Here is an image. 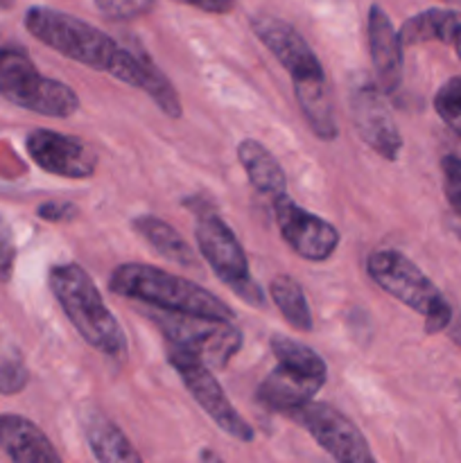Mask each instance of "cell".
<instances>
[{"label":"cell","instance_id":"cell-1","mask_svg":"<svg viewBox=\"0 0 461 463\" xmlns=\"http://www.w3.org/2000/svg\"><path fill=\"white\" fill-rule=\"evenodd\" d=\"M108 289L118 297L149 303L165 312L221 321L235 319V312L202 285L190 283L181 276L156 269V267L138 265V262H125L116 267L108 279Z\"/></svg>","mask_w":461,"mask_h":463},{"label":"cell","instance_id":"cell-2","mask_svg":"<svg viewBox=\"0 0 461 463\" xmlns=\"http://www.w3.org/2000/svg\"><path fill=\"white\" fill-rule=\"evenodd\" d=\"M50 292L86 344L108 357H125L127 335L107 307L98 285L75 262L54 265L48 271Z\"/></svg>","mask_w":461,"mask_h":463},{"label":"cell","instance_id":"cell-3","mask_svg":"<svg viewBox=\"0 0 461 463\" xmlns=\"http://www.w3.org/2000/svg\"><path fill=\"white\" fill-rule=\"evenodd\" d=\"M366 271L389 297L425 317V333H441L450 326V303L438 292L437 285L400 251L382 249L371 253Z\"/></svg>","mask_w":461,"mask_h":463},{"label":"cell","instance_id":"cell-4","mask_svg":"<svg viewBox=\"0 0 461 463\" xmlns=\"http://www.w3.org/2000/svg\"><path fill=\"white\" fill-rule=\"evenodd\" d=\"M25 27L34 39L54 52L93 71L108 72L120 45L81 18L68 16L50 7H32L25 14Z\"/></svg>","mask_w":461,"mask_h":463},{"label":"cell","instance_id":"cell-5","mask_svg":"<svg viewBox=\"0 0 461 463\" xmlns=\"http://www.w3.org/2000/svg\"><path fill=\"white\" fill-rule=\"evenodd\" d=\"M0 95L16 107L48 118H71L80 111V98L63 81L45 77L23 48H0Z\"/></svg>","mask_w":461,"mask_h":463},{"label":"cell","instance_id":"cell-6","mask_svg":"<svg viewBox=\"0 0 461 463\" xmlns=\"http://www.w3.org/2000/svg\"><path fill=\"white\" fill-rule=\"evenodd\" d=\"M194 240H197L199 253L206 258L221 283L229 285L249 306L258 307V310L267 306V294L262 292V288L249 271V260L242 244L221 217H217L215 213H202L197 226H194Z\"/></svg>","mask_w":461,"mask_h":463},{"label":"cell","instance_id":"cell-7","mask_svg":"<svg viewBox=\"0 0 461 463\" xmlns=\"http://www.w3.org/2000/svg\"><path fill=\"white\" fill-rule=\"evenodd\" d=\"M154 319L170 346L193 353L211 369L226 366L230 357L242 348V333L235 328L233 321L206 319V317L179 315V312L165 310L158 312Z\"/></svg>","mask_w":461,"mask_h":463},{"label":"cell","instance_id":"cell-8","mask_svg":"<svg viewBox=\"0 0 461 463\" xmlns=\"http://www.w3.org/2000/svg\"><path fill=\"white\" fill-rule=\"evenodd\" d=\"M167 360L174 366V371L179 373V378L183 380L185 389L190 392V396L202 405V410L211 416L217 423V428L221 432H226L229 437L238 439L242 443L253 441V430L242 416L238 414L230 401L226 398L224 389L217 383L215 375L211 373V366L203 364L199 357H194L193 353H185L181 348L170 346L167 344Z\"/></svg>","mask_w":461,"mask_h":463},{"label":"cell","instance_id":"cell-9","mask_svg":"<svg viewBox=\"0 0 461 463\" xmlns=\"http://www.w3.org/2000/svg\"><path fill=\"white\" fill-rule=\"evenodd\" d=\"M289 419L301 425L312 439L328 452L334 461L342 463H373L375 457L366 443L364 434L357 430L348 416L325 402H306L289 411Z\"/></svg>","mask_w":461,"mask_h":463},{"label":"cell","instance_id":"cell-10","mask_svg":"<svg viewBox=\"0 0 461 463\" xmlns=\"http://www.w3.org/2000/svg\"><path fill=\"white\" fill-rule=\"evenodd\" d=\"M274 215L280 238L292 247L294 253L310 262H324L334 256L339 247V231L330 222L298 206L287 193L274 197Z\"/></svg>","mask_w":461,"mask_h":463},{"label":"cell","instance_id":"cell-11","mask_svg":"<svg viewBox=\"0 0 461 463\" xmlns=\"http://www.w3.org/2000/svg\"><path fill=\"white\" fill-rule=\"evenodd\" d=\"M351 116L360 138L380 156L396 161L402 149V136L384 102V90L375 81L353 84Z\"/></svg>","mask_w":461,"mask_h":463},{"label":"cell","instance_id":"cell-12","mask_svg":"<svg viewBox=\"0 0 461 463\" xmlns=\"http://www.w3.org/2000/svg\"><path fill=\"white\" fill-rule=\"evenodd\" d=\"M25 147L41 170L63 179H89L98 167V154L84 140L52 129L30 131Z\"/></svg>","mask_w":461,"mask_h":463},{"label":"cell","instance_id":"cell-13","mask_svg":"<svg viewBox=\"0 0 461 463\" xmlns=\"http://www.w3.org/2000/svg\"><path fill=\"white\" fill-rule=\"evenodd\" d=\"M251 27L258 39L278 59L280 66L289 72L292 81L324 75V66H321L315 50L289 23L274 16H256L251 18Z\"/></svg>","mask_w":461,"mask_h":463},{"label":"cell","instance_id":"cell-14","mask_svg":"<svg viewBox=\"0 0 461 463\" xmlns=\"http://www.w3.org/2000/svg\"><path fill=\"white\" fill-rule=\"evenodd\" d=\"M108 75L134 86V89L145 90L165 116L181 118V113H183L179 93L174 90V86L163 75V71H158L154 66L152 59L145 57L143 52L138 54L127 48H120L116 59H113L111 68H108Z\"/></svg>","mask_w":461,"mask_h":463},{"label":"cell","instance_id":"cell-15","mask_svg":"<svg viewBox=\"0 0 461 463\" xmlns=\"http://www.w3.org/2000/svg\"><path fill=\"white\" fill-rule=\"evenodd\" d=\"M369 52L373 63L375 84L384 95H393L402 84V41L387 12L380 5H373L369 12Z\"/></svg>","mask_w":461,"mask_h":463},{"label":"cell","instance_id":"cell-16","mask_svg":"<svg viewBox=\"0 0 461 463\" xmlns=\"http://www.w3.org/2000/svg\"><path fill=\"white\" fill-rule=\"evenodd\" d=\"M0 450L16 463H59L50 439L25 416L0 414Z\"/></svg>","mask_w":461,"mask_h":463},{"label":"cell","instance_id":"cell-17","mask_svg":"<svg viewBox=\"0 0 461 463\" xmlns=\"http://www.w3.org/2000/svg\"><path fill=\"white\" fill-rule=\"evenodd\" d=\"M325 378H312V375L298 373L289 366L278 364L258 387V401L271 411L289 414L296 407L306 405L324 387Z\"/></svg>","mask_w":461,"mask_h":463},{"label":"cell","instance_id":"cell-18","mask_svg":"<svg viewBox=\"0 0 461 463\" xmlns=\"http://www.w3.org/2000/svg\"><path fill=\"white\" fill-rule=\"evenodd\" d=\"M294 95H296V102L312 134L319 140L337 138L339 127L337 118H334L333 90L325 80V72L294 81Z\"/></svg>","mask_w":461,"mask_h":463},{"label":"cell","instance_id":"cell-19","mask_svg":"<svg viewBox=\"0 0 461 463\" xmlns=\"http://www.w3.org/2000/svg\"><path fill=\"white\" fill-rule=\"evenodd\" d=\"M402 45H420L429 41L450 43L461 59V12L452 9H428L407 18L398 30Z\"/></svg>","mask_w":461,"mask_h":463},{"label":"cell","instance_id":"cell-20","mask_svg":"<svg viewBox=\"0 0 461 463\" xmlns=\"http://www.w3.org/2000/svg\"><path fill=\"white\" fill-rule=\"evenodd\" d=\"M238 158L253 188L260 190L262 194H269L274 199L287 193V179H285L283 167L265 145L253 138H244L238 145Z\"/></svg>","mask_w":461,"mask_h":463},{"label":"cell","instance_id":"cell-21","mask_svg":"<svg viewBox=\"0 0 461 463\" xmlns=\"http://www.w3.org/2000/svg\"><path fill=\"white\" fill-rule=\"evenodd\" d=\"M84 434L89 441L90 452L95 459L104 463H138L143 457L134 450L129 439L120 432L116 423L107 419V416L98 414V411H89L84 419Z\"/></svg>","mask_w":461,"mask_h":463},{"label":"cell","instance_id":"cell-22","mask_svg":"<svg viewBox=\"0 0 461 463\" xmlns=\"http://www.w3.org/2000/svg\"><path fill=\"white\" fill-rule=\"evenodd\" d=\"M134 229L136 233H138L140 238L147 240L154 247V251L161 253L165 260L181 267H188V269L197 265V256H194L193 247H190L167 222L152 215H140L134 220Z\"/></svg>","mask_w":461,"mask_h":463},{"label":"cell","instance_id":"cell-23","mask_svg":"<svg viewBox=\"0 0 461 463\" xmlns=\"http://www.w3.org/2000/svg\"><path fill=\"white\" fill-rule=\"evenodd\" d=\"M269 297L280 315L289 324V328L298 333H310L312 330V312L306 301V292L292 276H276L269 285Z\"/></svg>","mask_w":461,"mask_h":463},{"label":"cell","instance_id":"cell-24","mask_svg":"<svg viewBox=\"0 0 461 463\" xmlns=\"http://www.w3.org/2000/svg\"><path fill=\"white\" fill-rule=\"evenodd\" d=\"M271 351H274L278 364L289 366L298 373L312 375V378H325V362L306 344L276 335L271 339Z\"/></svg>","mask_w":461,"mask_h":463},{"label":"cell","instance_id":"cell-25","mask_svg":"<svg viewBox=\"0 0 461 463\" xmlns=\"http://www.w3.org/2000/svg\"><path fill=\"white\" fill-rule=\"evenodd\" d=\"M434 109L455 134L461 136V75L447 80L434 95Z\"/></svg>","mask_w":461,"mask_h":463},{"label":"cell","instance_id":"cell-26","mask_svg":"<svg viewBox=\"0 0 461 463\" xmlns=\"http://www.w3.org/2000/svg\"><path fill=\"white\" fill-rule=\"evenodd\" d=\"M156 0H95V7L111 21H131L152 12Z\"/></svg>","mask_w":461,"mask_h":463},{"label":"cell","instance_id":"cell-27","mask_svg":"<svg viewBox=\"0 0 461 463\" xmlns=\"http://www.w3.org/2000/svg\"><path fill=\"white\" fill-rule=\"evenodd\" d=\"M443 172V193L446 202L450 203L452 211L461 215V158L455 154H447L441 158Z\"/></svg>","mask_w":461,"mask_h":463},{"label":"cell","instance_id":"cell-28","mask_svg":"<svg viewBox=\"0 0 461 463\" xmlns=\"http://www.w3.org/2000/svg\"><path fill=\"white\" fill-rule=\"evenodd\" d=\"M30 373L18 357H5L0 360V393L12 396L25 389Z\"/></svg>","mask_w":461,"mask_h":463},{"label":"cell","instance_id":"cell-29","mask_svg":"<svg viewBox=\"0 0 461 463\" xmlns=\"http://www.w3.org/2000/svg\"><path fill=\"white\" fill-rule=\"evenodd\" d=\"M14 258H16V247H14L12 231L7 222L0 220V280L7 283L14 269Z\"/></svg>","mask_w":461,"mask_h":463},{"label":"cell","instance_id":"cell-30","mask_svg":"<svg viewBox=\"0 0 461 463\" xmlns=\"http://www.w3.org/2000/svg\"><path fill=\"white\" fill-rule=\"evenodd\" d=\"M72 215H75V206H71V203L50 202L39 208V217H43V220L48 222H66L71 220Z\"/></svg>","mask_w":461,"mask_h":463},{"label":"cell","instance_id":"cell-31","mask_svg":"<svg viewBox=\"0 0 461 463\" xmlns=\"http://www.w3.org/2000/svg\"><path fill=\"white\" fill-rule=\"evenodd\" d=\"M179 3L193 5L208 14H229L235 7V0H179Z\"/></svg>","mask_w":461,"mask_h":463},{"label":"cell","instance_id":"cell-32","mask_svg":"<svg viewBox=\"0 0 461 463\" xmlns=\"http://www.w3.org/2000/svg\"><path fill=\"white\" fill-rule=\"evenodd\" d=\"M446 330H450V339H452V342L459 344V346H461V315L459 317L452 315L450 326H447Z\"/></svg>","mask_w":461,"mask_h":463},{"label":"cell","instance_id":"cell-33","mask_svg":"<svg viewBox=\"0 0 461 463\" xmlns=\"http://www.w3.org/2000/svg\"><path fill=\"white\" fill-rule=\"evenodd\" d=\"M14 5V0H0V9H9Z\"/></svg>","mask_w":461,"mask_h":463}]
</instances>
